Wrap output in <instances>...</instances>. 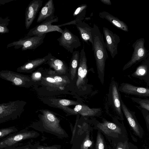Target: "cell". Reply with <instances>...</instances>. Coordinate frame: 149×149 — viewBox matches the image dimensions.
Segmentation results:
<instances>
[{"label": "cell", "instance_id": "cell-1", "mask_svg": "<svg viewBox=\"0 0 149 149\" xmlns=\"http://www.w3.org/2000/svg\"><path fill=\"white\" fill-rule=\"evenodd\" d=\"M72 132L70 143L72 149H94L93 128L87 123H78L77 119L74 127H71Z\"/></svg>", "mask_w": 149, "mask_h": 149}, {"label": "cell", "instance_id": "cell-2", "mask_svg": "<svg viewBox=\"0 0 149 149\" xmlns=\"http://www.w3.org/2000/svg\"><path fill=\"white\" fill-rule=\"evenodd\" d=\"M94 52L98 77L102 84L104 83V70L106 60L109 58L103 36L98 27L93 25L92 31Z\"/></svg>", "mask_w": 149, "mask_h": 149}, {"label": "cell", "instance_id": "cell-3", "mask_svg": "<svg viewBox=\"0 0 149 149\" xmlns=\"http://www.w3.org/2000/svg\"><path fill=\"white\" fill-rule=\"evenodd\" d=\"M39 120L33 123L30 126L36 130L45 132L59 138H67L69 136L60 124V120L50 112H43L39 116Z\"/></svg>", "mask_w": 149, "mask_h": 149}, {"label": "cell", "instance_id": "cell-4", "mask_svg": "<svg viewBox=\"0 0 149 149\" xmlns=\"http://www.w3.org/2000/svg\"><path fill=\"white\" fill-rule=\"evenodd\" d=\"M93 124V129L100 131L110 143L113 139L128 135L123 122L117 119L111 122L104 119L102 122L95 121Z\"/></svg>", "mask_w": 149, "mask_h": 149}, {"label": "cell", "instance_id": "cell-5", "mask_svg": "<svg viewBox=\"0 0 149 149\" xmlns=\"http://www.w3.org/2000/svg\"><path fill=\"white\" fill-rule=\"evenodd\" d=\"M28 129L26 128L1 139L0 149H8L16 147L24 140L36 138L40 135L38 132L29 130Z\"/></svg>", "mask_w": 149, "mask_h": 149}, {"label": "cell", "instance_id": "cell-6", "mask_svg": "<svg viewBox=\"0 0 149 149\" xmlns=\"http://www.w3.org/2000/svg\"><path fill=\"white\" fill-rule=\"evenodd\" d=\"M26 102L17 100L0 105V123L19 118L24 111Z\"/></svg>", "mask_w": 149, "mask_h": 149}, {"label": "cell", "instance_id": "cell-7", "mask_svg": "<svg viewBox=\"0 0 149 149\" xmlns=\"http://www.w3.org/2000/svg\"><path fill=\"white\" fill-rule=\"evenodd\" d=\"M46 34L33 36H26L17 41L8 44L7 48L14 47L16 49L21 48L23 51L34 50L43 43Z\"/></svg>", "mask_w": 149, "mask_h": 149}, {"label": "cell", "instance_id": "cell-8", "mask_svg": "<svg viewBox=\"0 0 149 149\" xmlns=\"http://www.w3.org/2000/svg\"><path fill=\"white\" fill-rule=\"evenodd\" d=\"M134 49L130 60L123 67V71L130 68L134 64L141 62L148 56L149 53L145 46L143 38L137 39L132 45Z\"/></svg>", "mask_w": 149, "mask_h": 149}, {"label": "cell", "instance_id": "cell-9", "mask_svg": "<svg viewBox=\"0 0 149 149\" xmlns=\"http://www.w3.org/2000/svg\"><path fill=\"white\" fill-rule=\"evenodd\" d=\"M58 17L57 16H54L31 29L26 36H33L42 35L54 31H57L62 33L63 30L58 25L52 24L53 23L58 22Z\"/></svg>", "mask_w": 149, "mask_h": 149}, {"label": "cell", "instance_id": "cell-10", "mask_svg": "<svg viewBox=\"0 0 149 149\" xmlns=\"http://www.w3.org/2000/svg\"><path fill=\"white\" fill-rule=\"evenodd\" d=\"M2 79L10 81L14 85L19 87H28L35 83L31 77L9 70H2L0 72Z\"/></svg>", "mask_w": 149, "mask_h": 149}, {"label": "cell", "instance_id": "cell-11", "mask_svg": "<svg viewBox=\"0 0 149 149\" xmlns=\"http://www.w3.org/2000/svg\"><path fill=\"white\" fill-rule=\"evenodd\" d=\"M57 40L60 45L71 53L74 52V49H77L81 45L78 37L72 33L66 27L63 30V33Z\"/></svg>", "mask_w": 149, "mask_h": 149}, {"label": "cell", "instance_id": "cell-12", "mask_svg": "<svg viewBox=\"0 0 149 149\" xmlns=\"http://www.w3.org/2000/svg\"><path fill=\"white\" fill-rule=\"evenodd\" d=\"M121 107L124 114L131 128L135 135L142 138L144 134L143 130L135 116V113L130 110L121 100Z\"/></svg>", "mask_w": 149, "mask_h": 149}, {"label": "cell", "instance_id": "cell-13", "mask_svg": "<svg viewBox=\"0 0 149 149\" xmlns=\"http://www.w3.org/2000/svg\"><path fill=\"white\" fill-rule=\"evenodd\" d=\"M109 96L111 103L120 119L123 120V114L121 107V95L118 84L114 80L111 81L110 85Z\"/></svg>", "mask_w": 149, "mask_h": 149}, {"label": "cell", "instance_id": "cell-14", "mask_svg": "<svg viewBox=\"0 0 149 149\" xmlns=\"http://www.w3.org/2000/svg\"><path fill=\"white\" fill-rule=\"evenodd\" d=\"M103 31L106 48L110 52L112 58H113L118 54V46L120 41V38L106 27H103Z\"/></svg>", "mask_w": 149, "mask_h": 149}, {"label": "cell", "instance_id": "cell-15", "mask_svg": "<svg viewBox=\"0 0 149 149\" xmlns=\"http://www.w3.org/2000/svg\"><path fill=\"white\" fill-rule=\"evenodd\" d=\"M80 54L77 78L76 82V86L78 89L85 84L88 72L87 59L84 48L81 49Z\"/></svg>", "mask_w": 149, "mask_h": 149}, {"label": "cell", "instance_id": "cell-16", "mask_svg": "<svg viewBox=\"0 0 149 149\" xmlns=\"http://www.w3.org/2000/svg\"><path fill=\"white\" fill-rule=\"evenodd\" d=\"M42 0H33L26 8L25 13V26L28 29L32 24L42 5Z\"/></svg>", "mask_w": 149, "mask_h": 149}, {"label": "cell", "instance_id": "cell-17", "mask_svg": "<svg viewBox=\"0 0 149 149\" xmlns=\"http://www.w3.org/2000/svg\"><path fill=\"white\" fill-rule=\"evenodd\" d=\"M119 89L120 91L127 95L149 97V89L147 88L123 83L121 84Z\"/></svg>", "mask_w": 149, "mask_h": 149}, {"label": "cell", "instance_id": "cell-18", "mask_svg": "<svg viewBox=\"0 0 149 149\" xmlns=\"http://www.w3.org/2000/svg\"><path fill=\"white\" fill-rule=\"evenodd\" d=\"M52 56L51 53H49L42 58L30 60L17 68V71L20 72H31L37 67L46 63Z\"/></svg>", "mask_w": 149, "mask_h": 149}, {"label": "cell", "instance_id": "cell-19", "mask_svg": "<svg viewBox=\"0 0 149 149\" xmlns=\"http://www.w3.org/2000/svg\"><path fill=\"white\" fill-rule=\"evenodd\" d=\"M55 8L53 0H49L42 6L37 19V22H42L54 15Z\"/></svg>", "mask_w": 149, "mask_h": 149}, {"label": "cell", "instance_id": "cell-20", "mask_svg": "<svg viewBox=\"0 0 149 149\" xmlns=\"http://www.w3.org/2000/svg\"><path fill=\"white\" fill-rule=\"evenodd\" d=\"M134 77L146 80L149 79V53L132 74Z\"/></svg>", "mask_w": 149, "mask_h": 149}, {"label": "cell", "instance_id": "cell-21", "mask_svg": "<svg viewBox=\"0 0 149 149\" xmlns=\"http://www.w3.org/2000/svg\"><path fill=\"white\" fill-rule=\"evenodd\" d=\"M100 108H90L88 106L78 104L75 105L71 111L72 115H81L83 116H97L101 111Z\"/></svg>", "mask_w": 149, "mask_h": 149}, {"label": "cell", "instance_id": "cell-22", "mask_svg": "<svg viewBox=\"0 0 149 149\" xmlns=\"http://www.w3.org/2000/svg\"><path fill=\"white\" fill-rule=\"evenodd\" d=\"M79 33L81 38L84 41L87 43L89 42L92 45L93 42L92 37V27L84 21H80L75 24Z\"/></svg>", "mask_w": 149, "mask_h": 149}, {"label": "cell", "instance_id": "cell-23", "mask_svg": "<svg viewBox=\"0 0 149 149\" xmlns=\"http://www.w3.org/2000/svg\"><path fill=\"white\" fill-rule=\"evenodd\" d=\"M99 16L102 19L107 20L118 29L125 32L129 31L128 26L125 22L108 12L105 11L101 12L99 13Z\"/></svg>", "mask_w": 149, "mask_h": 149}, {"label": "cell", "instance_id": "cell-24", "mask_svg": "<svg viewBox=\"0 0 149 149\" xmlns=\"http://www.w3.org/2000/svg\"><path fill=\"white\" fill-rule=\"evenodd\" d=\"M110 143L112 149H138L137 146L129 141L128 135L113 139Z\"/></svg>", "mask_w": 149, "mask_h": 149}, {"label": "cell", "instance_id": "cell-25", "mask_svg": "<svg viewBox=\"0 0 149 149\" xmlns=\"http://www.w3.org/2000/svg\"><path fill=\"white\" fill-rule=\"evenodd\" d=\"M46 63L48 64L51 68H53L59 74H65L68 70V66L64 61L53 56Z\"/></svg>", "mask_w": 149, "mask_h": 149}, {"label": "cell", "instance_id": "cell-26", "mask_svg": "<svg viewBox=\"0 0 149 149\" xmlns=\"http://www.w3.org/2000/svg\"><path fill=\"white\" fill-rule=\"evenodd\" d=\"M80 54L79 51H74L70 63V78L72 81L74 79L78 68L80 59Z\"/></svg>", "mask_w": 149, "mask_h": 149}, {"label": "cell", "instance_id": "cell-27", "mask_svg": "<svg viewBox=\"0 0 149 149\" xmlns=\"http://www.w3.org/2000/svg\"><path fill=\"white\" fill-rule=\"evenodd\" d=\"M87 6L86 4H81L79 6L75 9L73 15L75 17L74 20L76 23L80 21H82L85 16L86 9Z\"/></svg>", "mask_w": 149, "mask_h": 149}, {"label": "cell", "instance_id": "cell-28", "mask_svg": "<svg viewBox=\"0 0 149 149\" xmlns=\"http://www.w3.org/2000/svg\"><path fill=\"white\" fill-rule=\"evenodd\" d=\"M134 102L138 105V107L146 110L149 112V99L132 97L130 98Z\"/></svg>", "mask_w": 149, "mask_h": 149}, {"label": "cell", "instance_id": "cell-29", "mask_svg": "<svg viewBox=\"0 0 149 149\" xmlns=\"http://www.w3.org/2000/svg\"><path fill=\"white\" fill-rule=\"evenodd\" d=\"M106 143L103 135L100 131L97 130L94 149H105Z\"/></svg>", "mask_w": 149, "mask_h": 149}, {"label": "cell", "instance_id": "cell-30", "mask_svg": "<svg viewBox=\"0 0 149 149\" xmlns=\"http://www.w3.org/2000/svg\"><path fill=\"white\" fill-rule=\"evenodd\" d=\"M10 18L9 17L5 18L0 17V33L1 34L8 33L9 30L7 26L9 24Z\"/></svg>", "mask_w": 149, "mask_h": 149}, {"label": "cell", "instance_id": "cell-31", "mask_svg": "<svg viewBox=\"0 0 149 149\" xmlns=\"http://www.w3.org/2000/svg\"><path fill=\"white\" fill-rule=\"evenodd\" d=\"M18 131V130L15 126L1 128L0 129V139Z\"/></svg>", "mask_w": 149, "mask_h": 149}, {"label": "cell", "instance_id": "cell-32", "mask_svg": "<svg viewBox=\"0 0 149 149\" xmlns=\"http://www.w3.org/2000/svg\"><path fill=\"white\" fill-rule=\"evenodd\" d=\"M57 104L56 106H61L66 107L70 105H76L80 104L78 102L72 100L65 99H59L57 100Z\"/></svg>", "mask_w": 149, "mask_h": 149}, {"label": "cell", "instance_id": "cell-33", "mask_svg": "<svg viewBox=\"0 0 149 149\" xmlns=\"http://www.w3.org/2000/svg\"><path fill=\"white\" fill-rule=\"evenodd\" d=\"M36 149H61V146L60 145L55 144L51 146L42 145L37 143L34 144Z\"/></svg>", "mask_w": 149, "mask_h": 149}, {"label": "cell", "instance_id": "cell-34", "mask_svg": "<svg viewBox=\"0 0 149 149\" xmlns=\"http://www.w3.org/2000/svg\"><path fill=\"white\" fill-rule=\"evenodd\" d=\"M139 109L141 111L143 117L145 120L147 129L149 131V112L143 109Z\"/></svg>", "mask_w": 149, "mask_h": 149}, {"label": "cell", "instance_id": "cell-35", "mask_svg": "<svg viewBox=\"0 0 149 149\" xmlns=\"http://www.w3.org/2000/svg\"><path fill=\"white\" fill-rule=\"evenodd\" d=\"M39 71H36L32 74L31 78L33 81L34 80L37 81L41 78L42 75L41 73Z\"/></svg>", "mask_w": 149, "mask_h": 149}, {"label": "cell", "instance_id": "cell-36", "mask_svg": "<svg viewBox=\"0 0 149 149\" xmlns=\"http://www.w3.org/2000/svg\"><path fill=\"white\" fill-rule=\"evenodd\" d=\"M21 149H36L34 145L29 143L21 146Z\"/></svg>", "mask_w": 149, "mask_h": 149}, {"label": "cell", "instance_id": "cell-37", "mask_svg": "<svg viewBox=\"0 0 149 149\" xmlns=\"http://www.w3.org/2000/svg\"><path fill=\"white\" fill-rule=\"evenodd\" d=\"M100 1L104 4L110 5L111 3L110 0H100Z\"/></svg>", "mask_w": 149, "mask_h": 149}, {"label": "cell", "instance_id": "cell-38", "mask_svg": "<svg viewBox=\"0 0 149 149\" xmlns=\"http://www.w3.org/2000/svg\"><path fill=\"white\" fill-rule=\"evenodd\" d=\"M8 149H21V146L13 147Z\"/></svg>", "mask_w": 149, "mask_h": 149}, {"label": "cell", "instance_id": "cell-39", "mask_svg": "<svg viewBox=\"0 0 149 149\" xmlns=\"http://www.w3.org/2000/svg\"><path fill=\"white\" fill-rule=\"evenodd\" d=\"M105 149H109V147L107 146V143L105 145Z\"/></svg>", "mask_w": 149, "mask_h": 149}, {"label": "cell", "instance_id": "cell-40", "mask_svg": "<svg viewBox=\"0 0 149 149\" xmlns=\"http://www.w3.org/2000/svg\"><path fill=\"white\" fill-rule=\"evenodd\" d=\"M146 149H149V147H148V148H146Z\"/></svg>", "mask_w": 149, "mask_h": 149}, {"label": "cell", "instance_id": "cell-41", "mask_svg": "<svg viewBox=\"0 0 149 149\" xmlns=\"http://www.w3.org/2000/svg\"></svg>", "mask_w": 149, "mask_h": 149}]
</instances>
